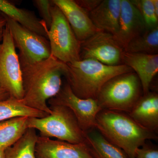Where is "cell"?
I'll use <instances>...</instances> for the list:
<instances>
[{
	"mask_svg": "<svg viewBox=\"0 0 158 158\" xmlns=\"http://www.w3.org/2000/svg\"><path fill=\"white\" fill-rule=\"evenodd\" d=\"M24 96L22 102L29 107L51 114L47 101L59 93L66 64L52 56L31 65L21 66Z\"/></svg>",
	"mask_w": 158,
	"mask_h": 158,
	"instance_id": "6da1fadb",
	"label": "cell"
},
{
	"mask_svg": "<svg viewBox=\"0 0 158 158\" xmlns=\"http://www.w3.org/2000/svg\"><path fill=\"white\" fill-rule=\"evenodd\" d=\"M96 129L108 141L122 150L128 158L147 140L157 139L155 132L141 126L123 112L102 110L96 117Z\"/></svg>",
	"mask_w": 158,
	"mask_h": 158,
	"instance_id": "7a4b0ae2",
	"label": "cell"
},
{
	"mask_svg": "<svg viewBox=\"0 0 158 158\" xmlns=\"http://www.w3.org/2000/svg\"><path fill=\"white\" fill-rule=\"evenodd\" d=\"M64 76L73 93L83 99H97L104 85L110 79L134 71L120 64L110 66L93 59H82L67 63Z\"/></svg>",
	"mask_w": 158,
	"mask_h": 158,
	"instance_id": "3957f363",
	"label": "cell"
},
{
	"mask_svg": "<svg viewBox=\"0 0 158 158\" xmlns=\"http://www.w3.org/2000/svg\"><path fill=\"white\" fill-rule=\"evenodd\" d=\"M49 107L52 113L48 116L41 118L29 117V128L38 130L42 137H54L72 144H87L86 133L69 108L61 105H52Z\"/></svg>",
	"mask_w": 158,
	"mask_h": 158,
	"instance_id": "277c9868",
	"label": "cell"
},
{
	"mask_svg": "<svg viewBox=\"0 0 158 158\" xmlns=\"http://www.w3.org/2000/svg\"><path fill=\"white\" fill-rule=\"evenodd\" d=\"M142 87L135 72L118 75L102 87L97 100L102 110L129 113L142 96Z\"/></svg>",
	"mask_w": 158,
	"mask_h": 158,
	"instance_id": "5b68a950",
	"label": "cell"
},
{
	"mask_svg": "<svg viewBox=\"0 0 158 158\" xmlns=\"http://www.w3.org/2000/svg\"><path fill=\"white\" fill-rule=\"evenodd\" d=\"M52 13V24L47 32L51 56L65 64L81 60V42L62 11L54 3Z\"/></svg>",
	"mask_w": 158,
	"mask_h": 158,
	"instance_id": "8992f818",
	"label": "cell"
},
{
	"mask_svg": "<svg viewBox=\"0 0 158 158\" xmlns=\"http://www.w3.org/2000/svg\"><path fill=\"white\" fill-rule=\"evenodd\" d=\"M1 13L6 18L15 46L19 50L21 66L34 64L50 57V45L46 37L30 31Z\"/></svg>",
	"mask_w": 158,
	"mask_h": 158,
	"instance_id": "52a82bcc",
	"label": "cell"
},
{
	"mask_svg": "<svg viewBox=\"0 0 158 158\" xmlns=\"http://www.w3.org/2000/svg\"><path fill=\"white\" fill-rule=\"evenodd\" d=\"M15 48L6 25L0 43V88L7 91L10 97L21 100L24 96L22 72Z\"/></svg>",
	"mask_w": 158,
	"mask_h": 158,
	"instance_id": "ba28073f",
	"label": "cell"
},
{
	"mask_svg": "<svg viewBox=\"0 0 158 158\" xmlns=\"http://www.w3.org/2000/svg\"><path fill=\"white\" fill-rule=\"evenodd\" d=\"M48 102L50 106L61 105L69 108L85 133L96 129L97 116L102 110L97 99H83L76 96L67 83L62 85L59 93Z\"/></svg>",
	"mask_w": 158,
	"mask_h": 158,
	"instance_id": "9c48e42d",
	"label": "cell"
},
{
	"mask_svg": "<svg viewBox=\"0 0 158 158\" xmlns=\"http://www.w3.org/2000/svg\"><path fill=\"white\" fill-rule=\"evenodd\" d=\"M123 49L113 35L99 31L81 42V59H93L106 65H120Z\"/></svg>",
	"mask_w": 158,
	"mask_h": 158,
	"instance_id": "30bf717a",
	"label": "cell"
},
{
	"mask_svg": "<svg viewBox=\"0 0 158 158\" xmlns=\"http://www.w3.org/2000/svg\"><path fill=\"white\" fill-rule=\"evenodd\" d=\"M36 158H96L87 143L72 144L47 137L38 136Z\"/></svg>",
	"mask_w": 158,
	"mask_h": 158,
	"instance_id": "8fae6325",
	"label": "cell"
},
{
	"mask_svg": "<svg viewBox=\"0 0 158 158\" xmlns=\"http://www.w3.org/2000/svg\"><path fill=\"white\" fill-rule=\"evenodd\" d=\"M147 30L140 11L129 0H121L119 27L114 38L124 49ZM124 51V50H123Z\"/></svg>",
	"mask_w": 158,
	"mask_h": 158,
	"instance_id": "7c38bea8",
	"label": "cell"
},
{
	"mask_svg": "<svg viewBox=\"0 0 158 158\" xmlns=\"http://www.w3.org/2000/svg\"><path fill=\"white\" fill-rule=\"evenodd\" d=\"M65 15L80 42L100 31L92 23L88 12L73 0H52Z\"/></svg>",
	"mask_w": 158,
	"mask_h": 158,
	"instance_id": "4fadbf2b",
	"label": "cell"
},
{
	"mask_svg": "<svg viewBox=\"0 0 158 158\" xmlns=\"http://www.w3.org/2000/svg\"><path fill=\"white\" fill-rule=\"evenodd\" d=\"M121 62L129 66L137 75L142 87L143 94L149 92L153 79L158 72V54L130 53L124 52Z\"/></svg>",
	"mask_w": 158,
	"mask_h": 158,
	"instance_id": "5bb4252c",
	"label": "cell"
},
{
	"mask_svg": "<svg viewBox=\"0 0 158 158\" xmlns=\"http://www.w3.org/2000/svg\"><path fill=\"white\" fill-rule=\"evenodd\" d=\"M121 0H104L88 13L94 26L100 31L115 36L119 27Z\"/></svg>",
	"mask_w": 158,
	"mask_h": 158,
	"instance_id": "9a60e30c",
	"label": "cell"
},
{
	"mask_svg": "<svg viewBox=\"0 0 158 158\" xmlns=\"http://www.w3.org/2000/svg\"><path fill=\"white\" fill-rule=\"evenodd\" d=\"M129 116L145 128L154 132L158 129V95L148 92L139 98Z\"/></svg>",
	"mask_w": 158,
	"mask_h": 158,
	"instance_id": "2e32d148",
	"label": "cell"
},
{
	"mask_svg": "<svg viewBox=\"0 0 158 158\" xmlns=\"http://www.w3.org/2000/svg\"><path fill=\"white\" fill-rule=\"evenodd\" d=\"M96 129L86 133L87 144L96 158H128L119 148L108 141Z\"/></svg>",
	"mask_w": 158,
	"mask_h": 158,
	"instance_id": "e0dca14e",
	"label": "cell"
},
{
	"mask_svg": "<svg viewBox=\"0 0 158 158\" xmlns=\"http://www.w3.org/2000/svg\"><path fill=\"white\" fill-rule=\"evenodd\" d=\"M29 117L20 116L0 122V149L6 150L22 137L29 128Z\"/></svg>",
	"mask_w": 158,
	"mask_h": 158,
	"instance_id": "ac0fdd59",
	"label": "cell"
},
{
	"mask_svg": "<svg viewBox=\"0 0 158 158\" xmlns=\"http://www.w3.org/2000/svg\"><path fill=\"white\" fill-rule=\"evenodd\" d=\"M48 115L45 112L29 107L21 101L13 98L0 100V122L20 116L41 118Z\"/></svg>",
	"mask_w": 158,
	"mask_h": 158,
	"instance_id": "d6986e66",
	"label": "cell"
},
{
	"mask_svg": "<svg viewBox=\"0 0 158 158\" xmlns=\"http://www.w3.org/2000/svg\"><path fill=\"white\" fill-rule=\"evenodd\" d=\"M37 138L36 130L29 128L18 141L5 151V158H36Z\"/></svg>",
	"mask_w": 158,
	"mask_h": 158,
	"instance_id": "ffe728a7",
	"label": "cell"
},
{
	"mask_svg": "<svg viewBox=\"0 0 158 158\" xmlns=\"http://www.w3.org/2000/svg\"><path fill=\"white\" fill-rule=\"evenodd\" d=\"M124 52L148 54H157L158 27L146 30L133 39L124 49Z\"/></svg>",
	"mask_w": 158,
	"mask_h": 158,
	"instance_id": "44dd1931",
	"label": "cell"
},
{
	"mask_svg": "<svg viewBox=\"0 0 158 158\" xmlns=\"http://www.w3.org/2000/svg\"><path fill=\"white\" fill-rule=\"evenodd\" d=\"M144 19L147 30L158 27V16L156 15L152 0H132Z\"/></svg>",
	"mask_w": 158,
	"mask_h": 158,
	"instance_id": "7402d4cb",
	"label": "cell"
},
{
	"mask_svg": "<svg viewBox=\"0 0 158 158\" xmlns=\"http://www.w3.org/2000/svg\"><path fill=\"white\" fill-rule=\"evenodd\" d=\"M33 2L38 10L40 17L42 18L41 20L43 22L48 31L52 22V9L53 5L52 1L34 0Z\"/></svg>",
	"mask_w": 158,
	"mask_h": 158,
	"instance_id": "603a6c76",
	"label": "cell"
},
{
	"mask_svg": "<svg viewBox=\"0 0 158 158\" xmlns=\"http://www.w3.org/2000/svg\"><path fill=\"white\" fill-rule=\"evenodd\" d=\"M135 158H158V150L145 144L137 150Z\"/></svg>",
	"mask_w": 158,
	"mask_h": 158,
	"instance_id": "cb8c5ba5",
	"label": "cell"
},
{
	"mask_svg": "<svg viewBox=\"0 0 158 158\" xmlns=\"http://www.w3.org/2000/svg\"><path fill=\"white\" fill-rule=\"evenodd\" d=\"M76 2L83 8L86 12L89 13L100 4L101 0H77Z\"/></svg>",
	"mask_w": 158,
	"mask_h": 158,
	"instance_id": "d4e9b609",
	"label": "cell"
},
{
	"mask_svg": "<svg viewBox=\"0 0 158 158\" xmlns=\"http://www.w3.org/2000/svg\"><path fill=\"white\" fill-rule=\"evenodd\" d=\"M6 25V18L3 16V15L0 12V42L2 40L4 30Z\"/></svg>",
	"mask_w": 158,
	"mask_h": 158,
	"instance_id": "484cf974",
	"label": "cell"
},
{
	"mask_svg": "<svg viewBox=\"0 0 158 158\" xmlns=\"http://www.w3.org/2000/svg\"><path fill=\"white\" fill-rule=\"evenodd\" d=\"M9 97H10V95L9 94L6 90L0 88V100L6 99L9 98Z\"/></svg>",
	"mask_w": 158,
	"mask_h": 158,
	"instance_id": "4316f807",
	"label": "cell"
},
{
	"mask_svg": "<svg viewBox=\"0 0 158 158\" xmlns=\"http://www.w3.org/2000/svg\"><path fill=\"white\" fill-rule=\"evenodd\" d=\"M152 2L156 15L158 16V0H152Z\"/></svg>",
	"mask_w": 158,
	"mask_h": 158,
	"instance_id": "83f0119b",
	"label": "cell"
},
{
	"mask_svg": "<svg viewBox=\"0 0 158 158\" xmlns=\"http://www.w3.org/2000/svg\"><path fill=\"white\" fill-rule=\"evenodd\" d=\"M4 152H5V151H3L2 149H0V158H5Z\"/></svg>",
	"mask_w": 158,
	"mask_h": 158,
	"instance_id": "f1b7e54d",
	"label": "cell"
}]
</instances>
